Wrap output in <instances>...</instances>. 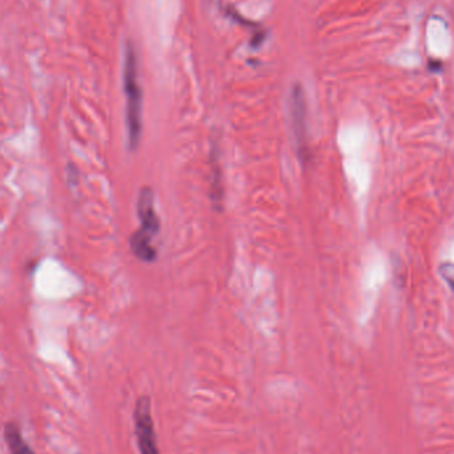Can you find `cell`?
<instances>
[{
    "instance_id": "cell-1",
    "label": "cell",
    "mask_w": 454,
    "mask_h": 454,
    "mask_svg": "<svg viewBox=\"0 0 454 454\" xmlns=\"http://www.w3.org/2000/svg\"><path fill=\"white\" fill-rule=\"evenodd\" d=\"M124 92L126 97V126L130 149H136L141 139L142 92L137 76V59L132 46H128L124 60Z\"/></svg>"
},
{
    "instance_id": "cell-2",
    "label": "cell",
    "mask_w": 454,
    "mask_h": 454,
    "mask_svg": "<svg viewBox=\"0 0 454 454\" xmlns=\"http://www.w3.org/2000/svg\"><path fill=\"white\" fill-rule=\"evenodd\" d=\"M133 421L139 454H160L154 420L151 415V399L148 396H141L136 401Z\"/></svg>"
},
{
    "instance_id": "cell-3",
    "label": "cell",
    "mask_w": 454,
    "mask_h": 454,
    "mask_svg": "<svg viewBox=\"0 0 454 454\" xmlns=\"http://www.w3.org/2000/svg\"><path fill=\"white\" fill-rule=\"evenodd\" d=\"M290 114L292 132L295 144L302 160L308 154V139H307V106L304 92L301 85H294L291 90Z\"/></svg>"
},
{
    "instance_id": "cell-4",
    "label": "cell",
    "mask_w": 454,
    "mask_h": 454,
    "mask_svg": "<svg viewBox=\"0 0 454 454\" xmlns=\"http://www.w3.org/2000/svg\"><path fill=\"white\" fill-rule=\"evenodd\" d=\"M137 213L141 222V231L149 237H154L160 231V219L154 207L153 191L149 188H144L139 191Z\"/></svg>"
},
{
    "instance_id": "cell-5",
    "label": "cell",
    "mask_w": 454,
    "mask_h": 454,
    "mask_svg": "<svg viewBox=\"0 0 454 454\" xmlns=\"http://www.w3.org/2000/svg\"><path fill=\"white\" fill-rule=\"evenodd\" d=\"M151 237L139 230L132 234L129 240L132 252L144 262H151L156 258V249L151 245Z\"/></svg>"
},
{
    "instance_id": "cell-6",
    "label": "cell",
    "mask_w": 454,
    "mask_h": 454,
    "mask_svg": "<svg viewBox=\"0 0 454 454\" xmlns=\"http://www.w3.org/2000/svg\"><path fill=\"white\" fill-rule=\"evenodd\" d=\"M6 441L8 443V448L13 454H35L34 450L28 446V443L25 441L22 433L19 428L13 424H10L6 427L4 430Z\"/></svg>"
},
{
    "instance_id": "cell-7",
    "label": "cell",
    "mask_w": 454,
    "mask_h": 454,
    "mask_svg": "<svg viewBox=\"0 0 454 454\" xmlns=\"http://www.w3.org/2000/svg\"><path fill=\"white\" fill-rule=\"evenodd\" d=\"M439 274L441 275L443 282L449 286L454 292V263L453 262H442L439 266Z\"/></svg>"
}]
</instances>
